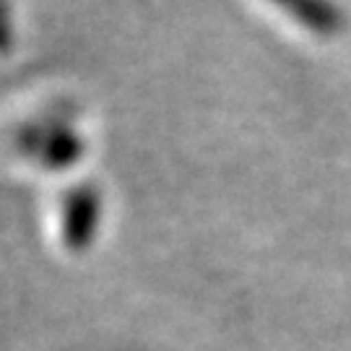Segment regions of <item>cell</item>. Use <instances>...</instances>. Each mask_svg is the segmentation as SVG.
Masks as SVG:
<instances>
[{"label": "cell", "instance_id": "cell-1", "mask_svg": "<svg viewBox=\"0 0 351 351\" xmlns=\"http://www.w3.org/2000/svg\"><path fill=\"white\" fill-rule=\"evenodd\" d=\"M19 149L52 172L65 169L81 159L84 141L63 117H34L19 128Z\"/></svg>", "mask_w": 351, "mask_h": 351}, {"label": "cell", "instance_id": "cell-2", "mask_svg": "<svg viewBox=\"0 0 351 351\" xmlns=\"http://www.w3.org/2000/svg\"><path fill=\"white\" fill-rule=\"evenodd\" d=\"M99 224V193L91 182H73L60 198V239L71 252L86 250Z\"/></svg>", "mask_w": 351, "mask_h": 351}, {"label": "cell", "instance_id": "cell-3", "mask_svg": "<svg viewBox=\"0 0 351 351\" xmlns=\"http://www.w3.org/2000/svg\"><path fill=\"white\" fill-rule=\"evenodd\" d=\"M271 3L313 34L330 37L343 26V11L336 0H271Z\"/></svg>", "mask_w": 351, "mask_h": 351}]
</instances>
